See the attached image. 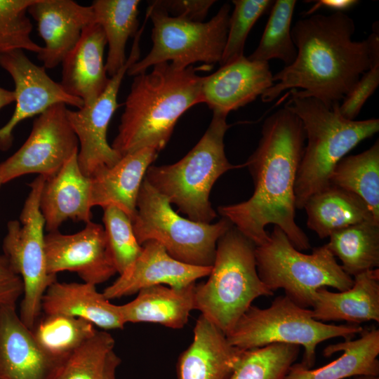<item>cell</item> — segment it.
Returning a JSON list of instances; mask_svg holds the SVG:
<instances>
[{
	"instance_id": "19",
	"label": "cell",
	"mask_w": 379,
	"mask_h": 379,
	"mask_svg": "<svg viewBox=\"0 0 379 379\" xmlns=\"http://www.w3.org/2000/svg\"><path fill=\"white\" fill-rule=\"evenodd\" d=\"M61 365L41 349L15 306L0 309V379H54Z\"/></svg>"
},
{
	"instance_id": "32",
	"label": "cell",
	"mask_w": 379,
	"mask_h": 379,
	"mask_svg": "<svg viewBox=\"0 0 379 379\" xmlns=\"http://www.w3.org/2000/svg\"><path fill=\"white\" fill-rule=\"evenodd\" d=\"M30 330L41 349L62 364L97 331L88 321L62 314H44Z\"/></svg>"
},
{
	"instance_id": "7",
	"label": "cell",
	"mask_w": 379,
	"mask_h": 379,
	"mask_svg": "<svg viewBox=\"0 0 379 379\" xmlns=\"http://www.w3.org/2000/svg\"><path fill=\"white\" fill-rule=\"evenodd\" d=\"M363 329L359 324L317 321L311 309L298 305L284 295L274 298L266 308L252 305L226 337L230 345L241 350L277 343L302 346L304 354L300 363L312 368L319 343L338 337L352 339Z\"/></svg>"
},
{
	"instance_id": "9",
	"label": "cell",
	"mask_w": 379,
	"mask_h": 379,
	"mask_svg": "<svg viewBox=\"0 0 379 379\" xmlns=\"http://www.w3.org/2000/svg\"><path fill=\"white\" fill-rule=\"evenodd\" d=\"M131 222L141 246L149 240L157 241L174 259L201 267L213 265L218 239L233 226L225 218L211 224L180 216L145 178L138 192L136 211Z\"/></svg>"
},
{
	"instance_id": "41",
	"label": "cell",
	"mask_w": 379,
	"mask_h": 379,
	"mask_svg": "<svg viewBox=\"0 0 379 379\" xmlns=\"http://www.w3.org/2000/svg\"><path fill=\"white\" fill-rule=\"evenodd\" d=\"M23 294V283L20 277L11 267L6 258L0 255V309L15 306Z\"/></svg>"
},
{
	"instance_id": "30",
	"label": "cell",
	"mask_w": 379,
	"mask_h": 379,
	"mask_svg": "<svg viewBox=\"0 0 379 379\" xmlns=\"http://www.w3.org/2000/svg\"><path fill=\"white\" fill-rule=\"evenodd\" d=\"M326 244L352 277L379 267V223L364 221L348 226L331 234Z\"/></svg>"
},
{
	"instance_id": "42",
	"label": "cell",
	"mask_w": 379,
	"mask_h": 379,
	"mask_svg": "<svg viewBox=\"0 0 379 379\" xmlns=\"http://www.w3.org/2000/svg\"><path fill=\"white\" fill-rule=\"evenodd\" d=\"M359 3L356 0H319L314 1V5L308 10L305 15L314 13L321 8L335 10L336 12H342L347 10Z\"/></svg>"
},
{
	"instance_id": "6",
	"label": "cell",
	"mask_w": 379,
	"mask_h": 379,
	"mask_svg": "<svg viewBox=\"0 0 379 379\" xmlns=\"http://www.w3.org/2000/svg\"><path fill=\"white\" fill-rule=\"evenodd\" d=\"M226 118L213 113L205 133L182 159L171 165L150 166L145 175L171 204L195 222L211 223L215 218L209 201L213 185L226 171L244 166L233 165L226 157L224 137L230 128Z\"/></svg>"
},
{
	"instance_id": "43",
	"label": "cell",
	"mask_w": 379,
	"mask_h": 379,
	"mask_svg": "<svg viewBox=\"0 0 379 379\" xmlns=\"http://www.w3.org/2000/svg\"><path fill=\"white\" fill-rule=\"evenodd\" d=\"M120 357L112 350L106 359L103 370L97 379H116V371L121 364Z\"/></svg>"
},
{
	"instance_id": "20",
	"label": "cell",
	"mask_w": 379,
	"mask_h": 379,
	"mask_svg": "<svg viewBox=\"0 0 379 379\" xmlns=\"http://www.w3.org/2000/svg\"><path fill=\"white\" fill-rule=\"evenodd\" d=\"M107 40L97 23L86 27L74 47L62 60L60 84L69 95L92 105L107 88L108 77L104 52Z\"/></svg>"
},
{
	"instance_id": "22",
	"label": "cell",
	"mask_w": 379,
	"mask_h": 379,
	"mask_svg": "<svg viewBox=\"0 0 379 379\" xmlns=\"http://www.w3.org/2000/svg\"><path fill=\"white\" fill-rule=\"evenodd\" d=\"M158 153L154 148L145 147L123 156L111 167L96 171L89 177L92 207L116 206L132 220L141 184Z\"/></svg>"
},
{
	"instance_id": "2",
	"label": "cell",
	"mask_w": 379,
	"mask_h": 379,
	"mask_svg": "<svg viewBox=\"0 0 379 379\" xmlns=\"http://www.w3.org/2000/svg\"><path fill=\"white\" fill-rule=\"evenodd\" d=\"M365 40L352 41L354 20L343 13L314 14L291 28L297 48L292 64L273 75L274 85L260 97L273 101L283 91L312 97L327 107L340 105L363 74L379 63L378 25Z\"/></svg>"
},
{
	"instance_id": "3",
	"label": "cell",
	"mask_w": 379,
	"mask_h": 379,
	"mask_svg": "<svg viewBox=\"0 0 379 379\" xmlns=\"http://www.w3.org/2000/svg\"><path fill=\"white\" fill-rule=\"evenodd\" d=\"M199 69L166 62L134 76L112 147L121 157L145 147L163 149L178 119L201 103Z\"/></svg>"
},
{
	"instance_id": "10",
	"label": "cell",
	"mask_w": 379,
	"mask_h": 379,
	"mask_svg": "<svg viewBox=\"0 0 379 379\" xmlns=\"http://www.w3.org/2000/svg\"><path fill=\"white\" fill-rule=\"evenodd\" d=\"M146 15L150 18L152 48L147 55L127 70L134 77L146 72L155 65L169 62L179 67H187L197 62L208 66L220 62L225 46L230 16V5L224 4L207 22H193L172 17L163 11L148 6Z\"/></svg>"
},
{
	"instance_id": "27",
	"label": "cell",
	"mask_w": 379,
	"mask_h": 379,
	"mask_svg": "<svg viewBox=\"0 0 379 379\" xmlns=\"http://www.w3.org/2000/svg\"><path fill=\"white\" fill-rule=\"evenodd\" d=\"M196 283L182 288L155 285L141 289L131 302L119 305L124 323H154L183 328L194 310Z\"/></svg>"
},
{
	"instance_id": "1",
	"label": "cell",
	"mask_w": 379,
	"mask_h": 379,
	"mask_svg": "<svg viewBox=\"0 0 379 379\" xmlns=\"http://www.w3.org/2000/svg\"><path fill=\"white\" fill-rule=\"evenodd\" d=\"M258 145L244 166L254 184L251 198L220 206L218 213L256 246L265 243L269 224L279 227L298 251L310 248L309 238L296 224L294 192L306 135L302 121L284 107L265 119Z\"/></svg>"
},
{
	"instance_id": "31",
	"label": "cell",
	"mask_w": 379,
	"mask_h": 379,
	"mask_svg": "<svg viewBox=\"0 0 379 379\" xmlns=\"http://www.w3.org/2000/svg\"><path fill=\"white\" fill-rule=\"evenodd\" d=\"M330 184L361 198L379 222L378 140L363 152L340 160L330 177Z\"/></svg>"
},
{
	"instance_id": "36",
	"label": "cell",
	"mask_w": 379,
	"mask_h": 379,
	"mask_svg": "<svg viewBox=\"0 0 379 379\" xmlns=\"http://www.w3.org/2000/svg\"><path fill=\"white\" fill-rule=\"evenodd\" d=\"M34 0H0V54L22 50L38 54L42 46L31 38L28 8Z\"/></svg>"
},
{
	"instance_id": "44",
	"label": "cell",
	"mask_w": 379,
	"mask_h": 379,
	"mask_svg": "<svg viewBox=\"0 0 379 379\" xmlns=\"http://www.w3.org/2000/svg\"><path fill=\"white\" fill-rule=\"evenodd\" d=\"M15 102L13 91L7 90L0 86V110Z\"/></svg>"
},
{
	"instance_id": "8",
	"label": "cell",
	"mask_w": 379,
	"mask_h": 379,
	"mask_svg": "<svg viewBox=\"0 0 379 379\" xmlns=\"http://www.w3.org/2000/svg\"><path fill=\"white\" fill-rule=\"evenodd\" d=\"M258 276L272 291L284 289L285 295L298 305L312 307L316 291L332 287L349 289L353 277L346 274L326 244L313 248L311 254L298 251L286 234L274 226L268 240L255 247Z\"/></svg>"
},
{
	"instance_id": "37",
	"label": "cell",
	"mask_w": 379,
	"mask_h": 379,
	"mask_svg": "<svg viewBox=\"0 0 379 379\" xmlns=\"http://www.w3.org/2000/svg\"><path fill=\"white\" fill-rule=\"evenodd\" d=\"M102 221L108 246L117 273H124L142 251L130 218L121 209L109 206L103 208Z\"/></svg>"
},
{
	"instance_id": "14",
	"label": "cell",
	"mask_w": 379,
	"mask_h": 379,
	"mask_svg": "<svg viewBox=\"0 0 379 379\" xmlns=\"http://www.w3.org/2000/svg\"><path fill=\"white\" fill-rule=\"evenodd\" d=\"M0 67L11 77L15 89V108L9 121L0 128V149L12 145L13 131L23 120L39 115L53 105L64 104L77 109L83 101L68 94L60 83L53 81L46 68L29 60L22 50L0 54Z\"/></svg>"
},
{
	"instance_id": "25",
	"label": "cell",
	"mask_w": 379,
	"mask_h": 379,
	"mask_svg": "<svg viewBox=\"0 0 379 379\" xmlns=\"http://www.w3.org/2000/svg\"><path fill=\"white\" fill-rule=\"evenodd\" d=\"M44 314H62L88 321L103 330L124 327L119 305L112 304L96 286L57 281L45 291L41 300Z\"/></svg>"
},
{
	"instance_id": "34",
	"label": "cell",
	"mask_w": 379,
	"mask_h": 379,
	"mask_svg": "<svg viewBox=\"0 0 379 379\" xmlns=\"http://www.w3.org/2000/svg\"><path fill=\"white\" fill-rule=\"evenodd\" d=\"M299 352V346L281 343L244 350L229 379H284Z\"/></svg>"
},
{
	"instance_id": "21",
	"label": "cell",
	"mask_w": 379,
	"mask_h": 379,
	"mask_svg": "<svg viewBox=\"0 0 379 379\" xmlns=\"http://www.w3.org/2000/svg\"><path fill=\"white\" fill-rule=\"evenodd\" d=\"M77 154L44 183L40 209L48 232L58 230L68 219L86 224L91 221V178L82 173Z\"/></svg>"
},
{
	"instance_id": "35",
	"label": "cell",
	"mask_w": 379,
	"mask_h": 379,
	"mask_svg": "<svg viewBox=\"0 0 379 379\" xmlns=\"http://www.w3.org/2000/svg\"><path fill=\"white\" fill-rule=\"evenodd\" d=\"M115 341L106 331H98L61 365L54 379H97Z\"/></svg>"
},
{
	"instance_id": "24",
	"label": "cell",
	"mask_w": 379,
	"mask_h": 379,
	"mask_svg": "<svg viewBox=\"0 0 379 379\" xmlns=\"http://www.w3.org/2000/svg\"><path fill=\"white\" fill-rule=\"evenodd\" d=\"M347 290L332 292L319 288L314 297L313 317L319 321H345L351 324L379 322V269L359 274L353 278Z\"/></svg>"
},
{
	"instance_id": "26",
	"label": "cell",
	"mask_w": 379,
	"mask_h": 379,
	"mask_svg": "<svg viewBox=\"0 0 379 379\" xmlns=\"http://www.w3.org/2000/svg\"><path fill=\"white\" fill-rule=\"evenodd\" d=\"M355 340L329 345L323 350L324 357L343 354L334 361L318 368H307L300 362L293 363L284 379H346L357 375H379V330L363 329Z\"/></svg>"
},
{
	"instance_id": "4",
	"label": "cell",
	"mask_w": 379,
	"mask_h": 379,
	"mask_svg": "<svg viewBox=\"0 0 379 379\" xmlns=\"http://www.w3.org/2000/svg\"><path fill=\"white\" fill-rule=\"evenodd\" d=\"M284 107L299 117L306 135L294 187L295 207L302 209L310 197L331 185L330 177L339 161L378 132L379 119H346L339 105L328 108L312 97L291 95Z\"/></svg>"
},
{
	"instance_id": "11",
	"label": "cell",
	"mask_w": 379,
	"mask_h": 379,
	"mask_svg": "<svg viewBox=\"0 0 379 379\" xmlns=\"http://www.w3.org/2000/svg\"><path fill=\"white\" fill-rule=\"evenodd\" d=\"M46 178L38 175L29 184L30 191L19 220L7 223L3 240L4 255L23 283L19 316L32 329L41 312V300L47 288L56 280L48 274L45 253V220L40 209V197Z\"/></svg>"
},
{
	"instance_id": "45",
	"label": "cell",
	"mask_w": 379,
	"mask_h": 379,
	"mask_svg": "<svg viewBox=\"0 0 379 379\" xmlns=\"http://www.w3.org/2000/svg\"><path fill=\"white\" fill-rule=\"evenodd\" d=\"M351 379H379V376H373V375H357L352 377Z\"/></svg>"
},
{
	"instance_id": "15",
	"label": "cell",
	"mask_w": 379,
	"mask_h": 379,
	"mask_svg": "<svg viewBox=\"0 0 379 379\" xmlns=\"http://www.w3.org/2000/svg\"><path fill=\"white\" fill-rule=\"evenodd\" d=\"M45 253L46 269L52 275L74 272L84 282L96 286L117 273L104 227L92 221L74 234L48 232L45 235Z\"/></svg>"
},
{
	"instance_id": "5",
	"label": "cell",
	"mask_w": 379,
	"mask_h": 379,
	"mask_svg": "<svg viewBox=\"0 0 379 379\" xmlns=\"http://www.w3.org/2000/svg\"><path fill=\"white\" fill-rule=\"evenodd\" d=\"M256 246L234 225L218 239L208 279L195 286L194 310L225 335L260 296H271L260 279Z\"/></svg>"
},
{
	"instance_id": "28",
	"label": "cell",
	"mask_w": 379,
	"mask_h": 379,
	"mask_svg": "<svg viewBox=\"0 0 379 379\" xmlns=\"http://www.w3.org/2000/svg\"><path fill=\"white\" fill-rule=\"evenodd\" d=\"M307 225L320 239L364 221L377 223L364 201L357 194L331 185L307 200Z\"/></svg>"
},
{
	"instance_id": "13",
	"label": "cell",
	"mask_w": 379,
	"mask_h": 379,
	"mask_svg": "<svg viewBox=\"0 0 379 379\" xmlns=\"http://www.w3.org/2000/svg\"><path fill=\"white\" fill-rule=\"evenodd\" d=\"M145 24L134 37L125 65L113 77L104 92L91 105L76 110L67 109L69 123L79 142L77 159L84 175L91 177L102 167H111L122 157L108 143L107 132L112 117L119 107L117 97L124 75L128 68L140 60V41Z\"/></svg>"
},
{
	"instance_id": "29",
	"label": "cell",
	"mask_w": 379,
	"mask_h": 379,
	"mask_svg": "<svg viewBox=\"0 0 379 379\" xmlns=\"http://www.w3.org/2000/svg\"><path fill=\"white\" fill-rule=\"evenodd\" d=\"M138 0H95L92 2L94 22L104 31L108 52L105 69L109 77L125 65L126 46L129 38L138 32Z\"/></svg>"
},
{
	"instance_id": "33",
	"label": "cell",
	"mask_w": 379,
	"mask_h": 379,
	"mask_svg": "<svg viewBox=\"0 0 379 379\" xmlns=\"http://www.w3.org/2000/svg\"><path fill=\"white\" fill-rule=\"evenodd\" d=\"M296 3L295 0L274 1L260 43L249 60L268 62L278 59L285 66L293 62L297 48L291 37V21Z\"/></svg>"
},
{
	"instance_id": "38",
	"label": "cell",
	"mask_w": 379,
	"mask_h": 379,
	"mask_svg": "<svg viewBox=\"0 0 379 379\" xmlns=\"http://www.w3.org/2000/svg\"><path fill=\"white\" fill-rule=\"evenodd\" d=\"M274 1L233 0L234 10L230 16L225 46L220 65L244 55L247 36L260 17L271 9Z\"/></svg>"
},
{
	"instance_id": "46",
	"label": "cell",
	"mask_w": 379,
	"mask_h": 379,
	"mask_svg": "<svg viewBox=\"0 0 379 379\" xmlns=\"http://www.w3.org/2000/svg\"><path fill=\"white\" fill-rule=\"evenodd\" d=\"M1 185H2V183H1V180H0V187H1Z\"/></svg>"
},
{
	"instance_id": "17",
	"label": "cell",
	"mask_w": 379,
	"mask_h": 379,
	"mask_svg": "<svg viewBox=\"0 0 379 379\" xmlns=\"http://www.w3.org/2000/svg\"><path fill=\"white\" fill-rule=\"evenodd\" d=\"M273 85L269 62L251 60L243 55L204 77L201 100L213 113L227 116L254 101Z\"/></svg>"
},
{
	"instance_id": "12",
	"label": "cell",
	"mask_w": 379,
	"mask_h": 379,
	"mask_svg": "<svg viewBox=\"0 0 379 379\" xmlns=\"http://www.w3.org/2000/svg\"><path fill=\"white\" fill-rule=\"evenodd\" d=\"M67 109L66 105L57 104L38 115L24 144L0 164L2 185L29 173L50 178L78 152L79 142L69 123Z\"/></svg>"
},
{
	"instance_id": "18",
	"label": "cell",
	"mask_w": 379,
	"mask_h": 379,
	"mask_svg": "<svg viewBox=\"0 0 379 379\" xmlns=\"http://www.w3.org/2000/svg\"><path fill=\"white\" fill-rule=\"evenodd\" d=\"M44 46L37 58L47 69L61 64L84 29L94 22L92 7L72 0H34L28 8Z\"/></svg>"
},
{
	"instance_id": "16",
	"label": "cell",
	"mask_w": 379,
	"mask_h": 379,
	"mask_svg": "<svg viewBox=\"0 0 379 379\" xmlns=\"http://www.w3.org/2000/svg\"><path fill=\"white\" fill-rule=\"evenodd\" d=\"M142 247L141 253L130 267L104 289L102 293L109 300L155 285L182 288L211 273L212 266H194L178 261L157 241H147Z\"/></svg>"
},
{
	"instance_id": "23",
	"label": "cell",
	"mask_w": 379,
	"mask_h": 379,
	"mask_svg": "<svg viewBox=\"0 0 379 379\" xmlns=\"http://www.w3.org/2000/svg\"><path fill=\"white\" fill-rule=\"evenodd\" d=\"M193 340L178 360V379H229L244 350L230 345L225 334L203 315Z\"/></svg>"
},
{
	"instance_id": "39",
	"label": "cell",
	"mask_w": 379,
	"mask_h": 379,
	"mask_svg": "<svg viewBox=\"0 0 379 379\" xmlns=\"http://www.w3.org/2000/svg\"><path fill=\"white\" fill-rule=\"evenodd\" d=\"M379 84V63L361 75L352 90L340 102L338 110L346 119L354 120L368 98Z\"/></svg>"
},
{
	"instance_id": "40",
	"label": "cell",
	"mask_w": 379,
	"mask_h": 379,
	"mask_svg": "<svg viewBox=\"0 0 379 379\" xmlns=\"http://www.w3.org/2000/svg\"><path fill=\"white\" fill-rule=\"evenodd\" d=\"M215 2L213 0H154L149 1L148 4L171 14L172 17L203 22Z\"/></svg>"
}]
</instances>
